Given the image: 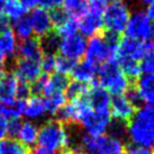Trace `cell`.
Segmentation results:
<instances>
[{"instance_id": "obj_1", "label": "cell", "mask_w": 154, "mask_h": 154, "mask_svg": "<svg viewBox=\"0 0 154 154\" xmlns=\"http://www.w3.org/2000/svg\"><path fill=\"white\" fill-rule=\"evenodd\" d=\"M127 135L135 146H154V106H145L135 112L127 126Z\"/></svg>"}, {"instance_id": "obj_2", "label": "cell", "mask_w": 154, "mask_h": 154, "mask_svg": "<svg viewBox=\"0 0 154 154\" xmlns=\"http://www.w3.org/2000/svg\"><path fill=\"white\" fill-rule=\"evenodd\" d=\"M38 146L54 153L56 151L68 149L70 144V136L66 131L65 125L58 120L45 122L38 133Z\"/></svg>"}, {"instance_id": "obj_3", "label": "cell", "mask_w": 154, "mask_h": 154, "mask_svg": "<svg viewBox=\"0 0 154 154\" xmlns=\"http://www.w3.org/2000/svg\"><path fill=\"white\" fill-rule=\"evenodd\" d=\"M125 145L118 138L112 136H90L84 135L81 144L74 151L75 154H124Z\"/></svg>"}, {"instance_id": "obj_4", "label": "cell", "mask_w": 154, "mask_h": 154, "mask_svg": "<svg viewBox=\"0 0 154 154\" xmlns=\"http://www.w3.org/2000/svg\"><path fill=\"white\" fill-rule=\"evenodd\" d=\"M99 85L109 94L116 96L124 95L129 90V81L121 72L118 63L108 61L101 65L97 70Z\"/></svg>"}, {"instance_id": "obj_5", "label": "cell", "mask_w": 154, "mask_h": 154, "mask_svg": "<svg viewBox=\"0 0 154 154\" xmlns=\"http://www.w3.org/2000/svg\"><path fill=\"white\" fill-rule=\"evenodd\" d=\"M129 17L128 6L122 0H112L102 14V22L106 32L120 35V33L125 32Z\"/></svg>"}, {"instance_id": "obj_6", "label": "cell", "mask_w": 154, "mask_h": 154, "mask_svg": "<svg viewBox=\"0 0 154 154\" xmlns=\"http://www.w3.org/2000/svg\"><path fill=\"white\" fill-rule=\"evenodd\" d=\"M117 45H112L108 42L103 34H97L90 38L86 42V50H85V60L96 66L108 61H115V53Z\"/></svg>"}, {"instance_id": "obj_7", "label": "cell", "mask_w": 154, "mask_h": 154, "mask_svg": "<svg viewBox=\"0 0 154 154\" xmlns=\"http://www.w3.org/2000/svg\"><path fill=\"white\" fill-rule=\"evenodd\" d=\"M153 49V42H149V41L140 42V41H135L131 38H124L119 41V43L117 45L115 53V61L118 63L119 60L130 59V60L140 63Z\"/></svg>"}, {"instance_id": "obj_8", "label": "cell", "mask_w": 154, "mask_h": 154, "mask_svg": "<svg viewBox=\"0 0 154 154\" xmlns=\"http://www.w3.org/2000/svg\"><path fill=\"white\" fill-rule=\"evenodd\" d=\"M151 19L144 11H135L130 15L125 29L126 38L140 42L147 41L151 35Z\"/></svg>"}, {"instance_id": "obj_9", "label": "cell", "mask_w": 154, "mask_h": 154, "mask_svg": "<svg viewBox=\"0 0 154 154\" xmlns=\"http://www.w3.org/2000/svg\"><path fill=\"white\" fill-rule=\"evenodd\" d=\"M84 129L90 136H101L111 125L110 110H93L92 109L81 121Z\"/></svg>"}, {"instance_id": "obj_10", "label": "cell", "mask_w": 154, "mask_h": 154, "mask_svg": "<svg viewBox=\"0 0 154 154\" xmlns=\"http://www.w3.org/2000/svg\"><path fill=\"white\" fill-rule=\"evenodd\" d=\"M58 50L61 53V57L76 61L85 54L86 40L81 34H75L68 38H63L60 40Z\"/></svg>"}, {"instance_id": "obj_11", "label": "cell", "mask_w": 154, "mask_h": 154, "mask_svg": "<svg viewBox=\"0 0 154 154\" xmlns=\"http://www.w3.org/2000/svg\"><path fill=\"white\" fill-rule=\"evenodd\" d=\"M15 77L18 82L32 84L35 81H38L42 76V69L40 61L34 60H26V59H18L14 66Z\"/></svg>"}, {"instance_id": "obj_12", "label": "cell", "mask_w": 154, "mask_h": 154, "mask_svg": "<svg viewBox=\"0 0 154 154\" xmlns=\"http://www.w3.org/2000/svg\"><path fill=\"white\" fill-rule=\"evenodd\" d=\"M111 116L116 120L128 124L136 112V106L127 99L126 95L115 96L111 100Z\"/></svg>"}, {"instance_id": "obj_13", "label": "cell", "mask_w": 154, "mask_h": 154, "mask_svg": "<svg viewBox=\"0 0 154 154\" xmlns=\"http://www.w3.org/2000/svg\"><path fill=\"white\" fill-rule=\"evenodd\" d=\"M29 20L32 24L33 32L36 34L38 38H43L47 34L51 33L53 29V24L50 14L42 8H35L29 16Z\"/></svg>"}, {"instance_id": "obj_14", "label": "cell", "mask_w": 154, "mask_h": 154, "mask_svg": "<svg viewBox=\"0 0 154 154\" xmlns=\"http://www.w3.org/2000/svg\"><path fill=\"white\" fill-rule=\"evenodd\" d=\"M18 81L13 72L0 75V104H10L16 101Z\"/></svg>"}, {"instance_id": "obj_15", "label": "cell", "mask_w": 154, "mask_h": 154, "mask_svg": "<svg viewBox=\"0 0 154 154\" xmlns=\"http://www.w3.org/2000/svg\"><path fill=\"white\" fill-rule=\"evenodd\" d=\"M102 27H103L102 15L94 14L88 10L78 20V31L84 38L85 36L92 38L94 35H97Z\"/></svg>"}, {"instance_id": "obj_16", "label": "cell", "mask_w": 154, "mask_h": 154, "mask_svg": "<svg viewBox=\"0 0 154 154\" xmlns=\"http://www.w3.org/2000/svg\"><path fill=\"white\" fill-rule=\"evenodd\" d=\"M86 100L93 110H109L111 104L110 94L96 82L91 84Z\"/></svg>"}, {"instance_id": "obj_17", "label": "cell", "mask_w": 154, "mask_h": 154, "mask_svg": "<svg viewBox=\"0 0 154 154\" xmlns=\"http://www.w3.org/2000/svg\"><path fill=\"white\" fill-rule=\"evenodd\" d=\"M17 54L19 59H26V60H34V61H41V58L43 56V51L41 49V44L38 38H29L23 40L17 45Z\"/></svg>"}, {"instance_id": "obj_18", "label": "cell", "mask_w": 154, "mask_h": 154, "mask_svg": "<svg viewBox=\"0 0 154 154\" xmlns=\"http://www.w3.org/2000/svg\"><path fill=\"white\" fill-rule=\"evenodd\" d=\"M97 70H99V66L84 60L82 63H76L70 74L75 82L91 85L95 82Z\"/></svg>"}, {"instance_id": "obj_19", "label": "cell", "mask_w": 154, "mask_h": 154, "mask_svg": "<svg viewBox=\"0 0 154 154\" xmlns=\"http://www.w3.org/2000/svg\"><path fill=\"white\" fill-rule=\"evenodd\" d=\"M140 96V102H145L149 106L154 104V75H143L136 81L134 87Z\"/></svg>"}, {"instance_id": "obj_20", "label": "cell", "mask_w": 154, "mask_h": 154, "mask_svg": "<svg viewBox=\"0 0 154 154\" xmlns=\"http://www.w3.org/2000/svg\"><path fill=\"white\" fill-rule=\"evenodd\" d=\"M47 104L45 100L40 96H32L26 101H23L22 115H24L29 119H38L43 117L47 113Z\"/></svg>"}, {"instance_id": "obj_21", "label": "cell", "mask_w": 154, "mask_h": 154, "mask_svg": "<svg viewBox=\"0 0 154 154\" xmlns=\"http://www.w3.org/2000/svg\"><path fill=\"white\" fill-rule=\"evenodd\" d=\"M68 84H69V81H68L67 76L56 72L51 76H47L42 94H44L48 97V96L52 95L54 93L63 92L67 88Z\"/></svg>"}, {"instance_id": "obj_22", "label": "cell", "mask_w": 154, "mask_h": 154, "mask_svg": "<svg viewBox=\"0 0 154 154\" xmlns=\"http://www.w3.org/2000/svg\"><path fill=\"white\" fill-rule=\"evenodd\" d=\"M38 127L34 125L33 122L31 121H25V122H22V126H20V129H19L18 136L19 137V142L22 144H24L25 146H32L33 144H35V142L38 140Z\"/></svg>"}, {"instance_id": "obj_23", "label": "cell", "mask_w": 154, "mask_h": 154, "mask_svg": "<svg viewBox=\"0 0 154 154\" xmlns=\"http://www.w3.org/2000/svg\"><path fill=\"white\" fill-rule=\"evenodd\" d=\"M0 51L5 57H13L17 51V38L11 29L0 34Z\"/></svg>"}, {"instance_id": "obj_24", "label": "cell", "mask_w": 154, "mask_h": 154, "mask_svg": "<svg viewBox=\"0 0 154 154\" xmlns=\"http://www.w3.org/2000/svg\"><path fill=\"white\" fill-rule=\"evenodd\" d=\"M0 154H31V149L15 138L0 140Z\"/></svg>"}, {"instance_id": "obj_25", "label": "cell", "mask_w": 154, "mask_h": 154, "mask_svg": "<svg viewBox=\"0 0 154 154\" xmlns=\"http://www.w3.org/2000/svg\"><path fill=\"white\" fill-rule=\"evenodd\" d=\"M63 11L72 17H82L87 11V0H63Z\"/></svg>"}, {"instance_id": "obj_26", "label": "cell", "mask_w": 154, "mask_h": 154, "mask_svg": "<svg viewBox=\"0 0 154 154\" xmlns=\"http://www.w3.org/2000/svg\"><path fill=\"white\" fill-rule=\"evenodd\" d=\"M117 63L121 69V72H124V75L128 78V81H137L140 77L142 70H140V63L130 59H124V60H119Z\"/></svg>"}, {"instance_id": "obj_27", "label": "cell", "mask_w": 154, "mask_h": 154, "mask_svg": "<svg viewBox=\"0 0 154 154\" xmlns=\"http://www.w3.org/2000/svg\"><path fill=\"white\" fill-rule=\"evenodd\" d=\"M2 9H4V14L9 19H14L15 22L24 17L25 11H26L20 0H6V2L2 6Z\"/></svg>"}, {"instance_id": "obj_28", "label": "cell", "mask_w": 154, "mask_h": 154, "mask_svg": "<svg viewBox=\"0 0 154 154\" xmlns=\"http://www.w3.org/2000/svg\"><path fill=\"white\" fill-rule=\"evenodd\" d=\"M14 29H15V33H14L15 36L20 38L22 41L31 38L32 33H33V29H32V24H31L29 17L24 16V17L19 18L18 20H16L15 22Z\"/></svg>"}, {"instance_id": "obj_29", "label": "cell", "mask_w": 154, "mask_h": 154, "mask_svg": "<svg viewBox=\"0 0 154 154\" xmlns=\"http://www.w3.org/2000/svg\"><path fill=\"white\" fill-rule=\"evenodd\" d=\"M22 108H23V101L16 100L14 103L10 104H0V117L5 118L6 120H14L18 119L22 115Z\"/></svg>"}, {"instance_id": "obj_30", "label": "cell", "mask_w": 154, "mask_h": 154, "mask_svg": "<svg viewBox=\"0 0 154 154\" xmlns=\"http://www.w3.org/2000/svg\"><path fill=\"white\" fill-rule=\"evenodd\" d=\"M66 101H67V96L63 92L54 93L52 95L48 96L45 100L47 111L51 115H57L58 111L66 104Z\"/></svg>"}, {"instance_id": "obj_31", "label": "cell", "mask_w": 154, "mask_h": 154, "mask_svg": "<svg viewBox=\"0 0 154 154\" xmlns=\"http://www.w3.org/2000/svg\"><path fill=\"white\" fill-rule=\"evenodd\" d=\"M90 86L91 85H87V84H83V83L74 81V82L68 84L65 94L70 100H76V99L85 97L87 95L88 91H90Z\"/></svg>"}, {"instance_id": "obj_32", "label": "cell", "mask_w": 154, "mask_h": 154, "mask_svg": "<svg viewBox=\"0 0 154 154\" xmlns=\"http://www.w3.org/2000/svg\"><path fill=\"white\" fill-rule=\"evenodd\" d=\"M77 31H78V19L72 16H68L61 24L57 26V34L63 38L75 35L77 34Z\"/></svg>"}, {"instance_id": "obj_33", "label": "cell", "mask_w": 154, "mask_h": 154, "mask_svg": "<svg viewBox=\"0 0 154 154\" xmlns=\"http://www.w3.org/2000/svg\"><path fill=\"white\" fill-rule=\"evenodd\" d=\"M40 44H41V49L44 53H56L59 49V43H60V38L59 35L54 32L47 34L43 38H38Z\"/></svg>"}, {"instance_id": "obj_34", "label": "cell", "mask_w": 154, "mask_h": 154, "mask_svg": "<svg viewBox=\"0 0 154 154\" xmlns=\"http://www.w3.org/2000/svg\"><path fill=\"white\" fill-rule=\"evenodd\" d=\"M76 61L70 60L68 58L65 57H57V63H56V72L60 75H67L72 72V69L76 65Z\"/></svg>"}, {"instance_id": "obj_35", "label": "cell", "mask_w": 154, "mask_h": 154, "mask_svg": "<svg viewBox=\"0 0 154 154\" xmlns=\"http://www.w3.org/2000/svg\"><path fill=\"white\" fill-rule=\"evenodd\" d=\"M56 63H57V56L54 53H44L41 58V69L44 74H49L56 70Z\"/></svg>"}, {"instance_id": "obj_36", "label": "cell", "mask_w": 154, "mask_h": 154, "mask_svg": "<svg viewBox=\"0 0 154 154\" xmlns=\"http://www.w3.org/2000/svg\"><path fill=\"white\" fill-rule=\"evenodd\" d=\"M112 0H87V10L94 14L102 15L106 6L110 4Z\"/></svg>"}, {"instance_id": "obj_37", "label": "cell", "mask_w": 154, "mask_h": 154, "mask_svg": "<svg viewBox=\"0 0 154 154\" xmlns=\"http://www.w3.org/2000/svg\"><path fill=\"white\" fill-rule=\"evenodd\" d=\"M140 70L144 75H154V49L142 60Z\"/></svg>"}, {"instance_id": "obj_38", "label": "cell", "mask_w": 154, "mask_h": 154, "mask_svg": "<svg viewBox=\"0 0 154 154\" xmlns=\"http://www.w3.org/2000/svg\"><path fill=\"white\" fill-rule=\"evenodd\" d=\"M31 95V87L29 84L23 82H18L17 92H16V99L19 101H26Z\"/></svg>"}, {"instance_id": "obj_39", "label": "cell", "mask_w": 154, "mask_h": 154, "mask_svg": "<svg viewBox=\"0 0 154 154\" xmlns=\"http://www.w3.org/2000/svg\"><path fill=\"white\" fill-rule=\"evenodd\" d=\"M50 17H51V20H52V24L53 26H59V25L63 23L65 19L68 17V15L63 11V9H60V8H58V9H54L51 11V14H50Z\"/></svg>"}, {"instance_id": "obj_40", "label": "cell", "mask_w": 154, "mask_h": 154, "mask_svg": "<svg viewBox=\"0 0 154 154\" xmlns=\"http://www.w3.org/2000/svg\"><path fill=\"white\" fill-rule=\"evenodd\" d=\"M22 122L19 119H14V120H9L8 125H7V134L10 136V138H14L15 136H17L20 129Z\"/></svg>"}, {"instance_id": "obj_41", "label": "cell", "mask_w": 154, "mask_h": 154, "mask_svg": "<svg viewBox=\"0 0 154 154\" xmlns=\"http://www.w3.org/2000/svg\"><path fill=\"white\" fill-rule=\"evenodd\" d=\"M40 5L42 6V9L52 11L63 5V0H40Z\"/></svg>"}, {"instance_id": "obj_42", "label": "cell", "mask_w": 154, "mask_h": 154, "mask_svg": "<svg viewBox=\"0 0 154 154\" xmlns=\"http://www.w3.org/2000/svg\"><path fill=\"white\" fill-rule=\"evenodd\" d=\"M126 154H154V152L149 149H145V147H140V146H135V145H130L127 149H125Z\"/></svg>"}, {"instance_id": "obj_43", "label": "cell", "mask_w": 154, "mask_h": 154, "mask_svg": "<svg viewBox=\"0 0 154 154\" xmlns=\"http://www.w3.org/2000/svg\"><path fill=\"white\" fill-rule=\"evenodd\" d=\"M10 19L6 16L2 11H0V34L9 29Z\"/></svg>"}, {"instance_id": "obj_44", "label": "cell", "mask_w": 154, "mask_h": 154, "mask_svg": "<svg viewBox=\"0 0 154 154\" xmlns=\"http://www.w3.org/2000/svg\"><path fill=\"white\" fill-rule=\"evenodd\" d=\"M25 9H35L40 4V0H20Z\"/></svg>"}, {"instance_id": "obj_45", "label": "cell", "mask_w": 154, "mask_h": 154, "mask_svg": "<svg viewBox=\"0 0 154 154\" xmlns=\"http://www.w3.org/2000/svg\"><path fill=\"white\" fill-rule=\"evenodd\" d=\"M7 125H8V121L5 118L0 117V140H4V137L7 134Z\"/></svg>"}, {"instance_id": "obj_46", "label": "cell", "mask_w": 154, "mask_h": 154, "mask_svg": "<svg viewBox=\"0 0 154 154\" xmlns=\"http://www.w3.org/2000/svg\"><path fill=\"white\" fill-rule=\"evenodd\" d=\"M145 14L147 15V17H149V19H153L154 20V2L153 4H149Z\"/></svg>"}, {"instance_id": "obj_47", "label": "cell", "mask_w": 154, "mask_h": 154, "mask_svg": "<svg viewBox=\"0 0 154 154\" xmlns=\"http://www.w3.org/2000/svg\"><path fill=\"white\" fill-rule=\"evenodd\" d=\"M56 154H75V153H74V151L70 149H63Z\"/></svg>"}, {"instance_id": "obj_48", "label": "cell", "mask_w": 154, "mask_h": 154, "mask_svg": "<svg viewBox=\"0 0 154 154\" xmlns=\"http://www.w3.org/2000/svg\"><path fill=\"white\" fill-rule=\"evenodd\" d=\"M149 38L153 40L154 42V23L152 25H151V35H149Z\"/></svg>"}, {"instance_id": "obj_49", "label": "cell", "mask_w": 154, "mask_h": 154, "mask_svg": "<svg viewBox=\"0 0 154 154\" xmlns=\"http://www.w3.org/2000/svg\"><path fill=\"white\" fill-rule=\"evenodd\" d=\"M144 5H149V4H153L154 2V0H140Z\"/></svg>"}, {"instance_id": "obj_50", "label": "cell", "mask_w": 154, "mask_h": 154, "mask_svg": "<svg viewBox=\"0 0 154 154\" xmlns=\"http://www.w3.org/2000/svg\"><path fill=\"white\" fill-rule=\"evenodd\" d=\"M5 2H6V0H0V8L4 6V4H5Z\"/></svg>"}]
</instances>
